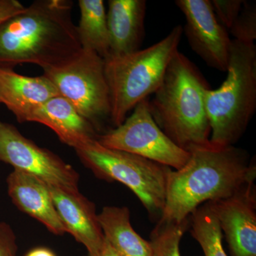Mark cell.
I'll list each match as a JSON object with an SVG mask.
<instances>
[{"instance_id":"cell-1","label":"cell","mask_w":256,"mask_h":256,"mask_svg":"<svg viewBox=\"0 0 256 256\" xmlns=\"http://www.w3.org/2000/svg\"><path fill=\"white\" fill-rule=\"evenodd\" d=\"M188 152L184 166L168 174L159 223L188 222L204 204L227 198L255 181V162L244 150L210 143Z\"/></svg>"},{"instance_id":"cell-2","label":"cell","mask_w":256,"mask_h":256,"mask_svg":"<svg viewBox=\"0 0 256 256\" xmlns=\"http://www.w3.org/2000/svg\"><path fill=\"white\" fill-rule=\"evenodd\" d=\"M73 2L36 0L0 23V66H60L82 50L72 20Z\"/></svg>"},{"instance_id":"cell-3","label":"cell","mask_w":256,"mask_h":256,"mask_svg":"<svg viewBox=\"0 0 256 256\" xmlns=\"http://www.w3.org/2000/svg\"><path fill=\"white\" fill-rule=\"evenodd\" d=\"M208 84L196 66L178 50L154 97L149 100L156 124L176 146L188 152L210 143L204 100Z\"/></svg>"},{"instance_id":"cell-4","label":"cell","mask_w":256,"mask_h":256,"mask_svg":"<svg viewBox=\"0 0 256 256\" xmlns=\"http://www.w3.org/2000/svg\"><path fill=\"white\" fill-rule=\"evenodd\" d=\"M227 76L220 88H207L205 106L213 146H234L256 109V46L232 40Z\"/></svg>"},{"instance_id":"cell-5","label":"cell","mask_w":256,"mask_h":256,"mask_svg":"<svg viewBox=\"0 0 256 256\" xmlns=\"http://www.w3.org/2000/svg\"><path fill=\"white\" fill-rule=\"evenodd\" d=\"M183 26L178 25L163 40L144 50L104 60L110 99V120L120 126L141 101L161 85L170 62L178 52Z\"/></svg>"},{"instance_id":"cell-6","label":"cell","mask_w":256,"mask_h":256,"mask_svg":"<svg viewBox=\"0 0 256 256\" xmlns=\"http://www.w3.org/2000/svg\"><path fill=\"white\" fill-rule=\"evenodd\" d=\"M82 164L101 180L129 188L152 216H161L171 168L127 152L102 146L97 139L76 148Z\"/></svg>"},{"instance_id":"cell-7","label":"cell","mask_w":256,"mask_h":256,"mask_svg":"<svg viewBox=\"0 0 256 256\" xmlns=\"http://www.w3.org/2000/svg\"><path fill=\"white\" fill-rule=\"evenodd\" d=\"M44 76L54 85L58 95L98 131L110 118V99L105 62L94 50L82 48L60 66L44 68Z\"/></svg>"},{"instance_id":"cell-8","label":"cell","mask_w":256,"mask_h":256,"mask_svg":"<svg viewBox=\"0 0 256 256\" xmlns=\"http://www.w3.org/2000/svg\"><path fill=\"white\" fill-rule=\"evenodd\" d=\"M102 146L142 156L171 169H181L190 152L176 146L160 129L150 110L149 99L141 101L120 126L98 134Z\"/></svg>"},{"instance_id":"cell-9","label":"cell","mask_w":256,"mask_h":256,"mask_svg":"<svg viewBox=\"0 0 256 256\" xmlns=\"http://www.w3.org/2000/svg\"><path fill=\"white\" fill-rule=\"evenodd\" d=\"M0 162L50 186L79 191L78 173L52 151L37 146L13 124L0 120Z\"/></svg>"},{"instance_id":"cell-10","label":"cell","mask_w":256,"mask_h":256,"mask_svg":"<svg viewBox=\"0 0 256 256\" xmlns=\"http://www.w3.org/2000/svg\"><path fill=\"white\" fill-rule=\"evenodd\" d=\"M175 4L186 18L183 32L192 50L208 66L226 72L232 40L210 0H176Z\"/></svg>"},{"instance_id":"cell-11","label":"cell","mask_w":256,"mask_h":256,"mask_svg":"<svg viewBox=\"0 0 256 256\" xmlns=\"http://www.w3.org/2000/svg\"><path fill=\"white\" fill-rule=\"evenodd\" d=\"M232 256H256V193L254 183L222 200L207 202Z\"/></svg>"},{"instance_id":"cell-12","label":"cell","mask_w":256,"mask_h":256,"mask_svg":"<svg viewBox=\"0 0 256 256\" xmlns=\"http://www.w3.org/2000/svg\"><path fill=\"white\" fill-rule=\"evenodd\" d=\"M54 204L67 233L85 246L88 254L98 252L105 237L92 202L79 191L48 185Z\"/></svg>"},{"instance_id":"cell-13","label":"cell","mask_w":256,"mask_h":256,"mask_svg":"<svg viewBox=\"0 0 256 256\" xmlns=\"http://www.w3.org/2000/svg\"><path fill=\"white\" fill-rule=\"evenodd\" d=\"M56 96L54 85L45 76H26L0 66V104H4L20 124L28 122L36 109Z\"/></svg>"},{"instance_id":"cell-14","label":"cell","mask_w":256,"mask_h":256,"mask_svg":"<svg viewBox=\"0 0 256 256\" xmlns=\"http://www.w3.org/2000/svg\"><path fill=\"white\" fill-rule=\"evenodd\" d=\"M6 182L8 195L18 210L38 220L50 233L58 236L66 233L46 182L15 170L8 175Z\"/></svg>"},{"instance_id":"cell-15","label":"cell","mask_w":256,"mask_h":256,"mask_svg":"<svg viewBox=\"0 0 256 256\" xmlns=\"http://www.w3.org/2000/svg\"><path fill=\"white\" fill-rule=\"evenodd\" d=\"M146 10V0H109V56L126 55L140 50L144 36Z\"/></svg>"},{"instance_id":"cell-16","label":"cell","mask_w":256,"mask_h":256,"mask_svg":"<svg viewBox=\"0 0 256 256\" xmlns=\"http://www.w3.org/2000/svg\"><path fill=\"white\" fill-rule=\"evenodd\" d=\"M28 122L44 124L56 133L64 144L74 149L97 139L98 136L92 124L60 95L52 98L36 109Z\"/></svg>"},{"instance_id":"cell-17","label":"cell","mask_w":256,"mask_h":256,"mask_svg":"<svg viewBox=\"0 0 256 256\" xmlns=\"http://www.w3.org/2000/svg\"><path fill=\"white\" fill-rule=\"evenodd\" d=\"M105 239L120 256H152L150 242L136 233L126 206H105L99 214Z\"/></svg>"},{"instance_id":"cell-18","label":"cell","mask_w":256,"mask_h":256,"mask_svg":"<svg viewBox=\"0 0 256 256\" xmlns=\"http://www.w3.org/2000/svg\"><path fill=\"white\" fill-rule=\"evenodd\" d=\"M78 6L80 15L76 30L80 46L105 60L110 55V40L104 2L79 0Z\"/></svg>"},{"instance_id":"cell-19","label":"cell","mask_w":256,"mask_h":256,"mask_svg":"<svg viewBox=\"0 0 256 256\" xmlns=\"http://www.w3.org/2000/svg\"><path fill=\"white\" fill-rule=\"evenodd\" d=\"M191 234L202 248L204 256H228L223 246V233L208 203L191 216Z\"/></svg>"},{"instance_id":"cell-20","label":"cell","mask_w":256,"mask_h":256,"mask_svg":"<svg viewBox=\"0 0 256 256\" xmlns=\"http://www.w3.org/2000/svg\"><path fill=\"white\" fill-rule=\"evenodd\" d=\"M188 226V222L158 223L151 234L152 256H181L180 242Z\"/></svg>"},{"instance_id":"cell-21","label":"cell","mask_w":256,"mask_h":256,"mask_svg":"<svg viewBox=\"0 0 256 256\" xmlns=\"http://www.w3.org/2000/svg\"><path fill=\"white\" fill-rule=\"evenodd\" d=\"M234 40L254 43L256 40V3L244 0L242 11L229 28Z\"/></svg>"},{"instance_id":"cell-22","label":"cell","mask_w":256,"mask_h":256,"mask_svg":"<svg viewBox=\"0 0 256 256\" xmlns=\"http://www.w3.org/2000/svg\"><path fill=\"white\" fill-rule=\"evenodd\" d=\"M244 0H212L217 20L225 28H230L242 11Z\"/></svg>"},{"instance_id":"cell-23","label":"cell","mask_w":256,"mask_h":256,"mask_svg":"<svg viewBox=\"0 0 256 256\" xmlns=\"http://www.w3.org/2000/svg\"><path fill=\"white\" fill-rule=\"evenodd\" d=\"M18 246L12 228L0 220V256H16Z\"/></svg>"},{"instance_id":"cell-24","label":"cell","mask_w":256,"mask_h":256,"mask_svg":"<svg viewBox=\"0 0 256 256\" xmlns=\"http://www.w3.org/2000/svg\"><path fill=\"white\" fill-rule=\"evenodd\" d=\"M26 10L18 0H0V23Z\"/></svg>"},{"instance_id":"cell-25","label":"cell","mask_w":256,"mask_h":256,"mask_svg":"<svg viewBox=\"0 0 256 256\" xmlns=\"http://www.w3.org/2000/svg\"><path fill=\"white\" fill-rule=\"evenodd\" d=\"M86 256H120L118 254L116 250L111 247L108 242L105 239L102 247L98 252H96V254H88Z\"/></svg>"},{"instance_id":"cell-26","label":"cell","mask_w":256,"mask_h":256,"mask_svg":"<svg viewBox=\"0 0 256 256\" xmlns=\"http://www.w3.org/2000/svg\"><path fill=\"white\" fill-rule=\"evenodd\" d=\"M25 256H56L54 252L47 248L40 247L32 249Z\"/></svg>"}]
</instances>
